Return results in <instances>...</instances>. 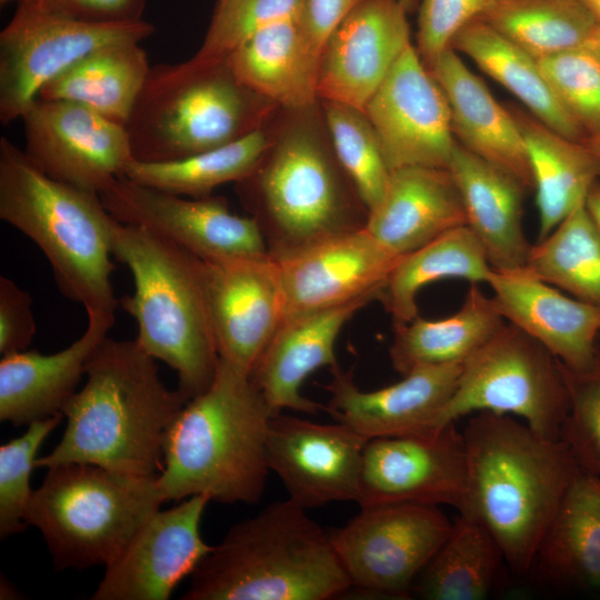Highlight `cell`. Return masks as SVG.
<instances>
[{
	"instance_id": "obj_39",
	"label": "cell",
	"mask_w": 600,
	"mask_h": 600,
	"mask_svg": "<svg viewBox=\"0 0 600 600\" xmlns=\"http://www.w3.org/2000/svg\"><path fill=\"white\" fill-rule=\"evenodd\" d=\"M524 268L571 297L600 306V231L584 202L531 246Z\"/></svg>"
},
{
	"instance_id": "obj_30",
	"label": "cell",
	"mask_w": 600,
	"mask_h": 600,
	"mask_svg": "<svg viewBox=\"0 0 600 600\" xmlns=\"http://www.w3.org/2000/svg\"><path fill=\"white\" fill-rule=\"evenodd\" d=\"M544 581L600 593V478L579 468L537 550Z\"/></svg>"
},
{
	"instance_id": "obj_7",
	"label": "cell",
	"mask_w": 600,
	"mask_h": 600,
	"mask_svg": "<svg viewBox=\"0 0 600 600\" xmlns=\"http://www.w3.org/2000/svg\"><path fill=\"white\" fill-rule=\"evenodd\" d=\"M0 218L42 251L59 291L86 312L114 313V218L100 194L57 181L8 138L0 139Z\"/></svg>"
},
{
	"instance_id": "obj_27",
	"label": "cell",
	"mask_w": 600,
	"mask_h": 600,
	"mask_svg": "<svg viewBox=\"0 0 600 600\" xmlns=\"http://www.w3.org/2000/svg\"><path fill=\"white\" fill-rule=\"evenodd\" d=\"M461 226H467L466 212L449 169L408 167L391 171L364 228L403 257Z\"/></svg>"
},
{
	"instance_id": "obj_32",
	"label": "cell",
	"mask_w": 600,
	"mask_h": 600,
	"mask_svg": "<svg viewBox=\"0 0 600 600\" xmlns=\"http://www.w3.org/2000/svg\"><path fill=\"white\" fill-rule=\"evenodd\" d=\"M150 68L140 42L108 44L47 83L38 98L78 103L126 126Z\"/></svg>"
},
{
	"instance_id": "obj_44",
	"label": "cell",
	"mask_w": 600,
	"mask_h": 600,
	"mask_svg": "<svg viewBox=\"0 0 600 600\" xmlns=\"http://www.w3.org/2000/svg\"><path fill=\"white\" fill-rule=\"evenodd\" d=\"M561 366L569 392L561 440L582 470L600 478V334L590 369L576 372Z\"/></svg>"
},
{
	"instance_id": "obj_36",
	"label": "cell",
	"mask_w": 600,
	"mask_h": 600,
	"mask_svg": "<svg viewBox=\"0 0 600 600\" xmlns=\"http://www.w3.org/2000/svg\"><path fill=\"white\" fill-rule=\"evenodd\" d=\"M492 269L473 231L461 226L403 256L379 300L398 327L419 316L417 296L423 287L448 278L486 283Z\"/></svg>"
},
{
	"instance_id": "obj_50",
	"label": "cell",
	"mask_w": 600,
	"mask_h": 600,
	"mask_svg": "<svg viewBox=\"0 0 600 600\" xmlns=\"http://www.w3.org/2000/svg\"><path fill=\"white\" fill-rule=\"evenodd\" d=\"M600 61V22H598L593 34L587 46Z\"/></svg>"
},
{
	"instance_id": "obj_13",
	"label": "cell",
	"mask_w": 600,
	"mask_h": 600,
	"mask_svg": "<svg viewBox=\"0 0 600 600\" xmlns=\"http://www.w3.org/2000/svg\"><path fill=\"white\" fill-rule=\"evenodd\" d=\"M100 198L116 220L144 228L202 260L269 253L258 222L233 213L222 197L186 198L121 176Z\"/></svg>"
},
{
	"instance_id": "obj_43",
	"label": "cell",
	"mask_w": 600,
	"mask_h": 600,
	"mask_svg": "<svg viewBox=\"0 0 600 600\" xmlns=\"http://www.w3.org/2000/svg\"><path fill=\"white\" fill-rule=\"evenodd\" d=\"M303 3L304 0H218L203 42L193 57L226 59L258 31L300 17Z\"/></svg>"
},
{
	"instance_id": "obj_40",
	"label": "cell",
	"mask_w": 600,
	"mask_h": 600,
	"mask_svg": "<svg viewBox=\"0 0 600 600\" xmlns=\"http://www.w3.org/2000/svg\"><path fill=\"white\" fill-rule=\"evenodd\" d=\"M321 106L333 152L369 212L391 176L379 139L363 111L332 101Z\"/></svg>"
},
{
	"instance_id": "obj_35",
	"label": "cell",
	"mask_w": 600,
	"mask_h": 600,
	"mask_svg": "<svg viewBox=\"0 0 600 600\" xmlns=\"http://www.w3.org/2000/svg\"><path fill=\"white\" fill-rule=\"evenodd\" d=\"M503 553L476 519L459 513L448 538L417 578L411 596L426 600H482L496 589Z\"/></svg>"
},
{
	"instance_id": "obj_11",
	"label": "cell",
	"mask_w": 600,
	"mask_h": 600,
	"mask_svg": "<svg viewBox=\"0 0 600 600\" xmlns=\"http://www.w3.org/2000/svg\"><path fill=\"white\" fill-rule=\"evenodd\" d=\"M452 526L438 506L383 503L361 507L329 536L351 587L406 599Z\"/></svg>"
},
{
	"instance_id": "obj_12",
	"label": "cell",
	"mask_w": 600,
	"mask_h": 600,
	"mask_svg": "<svg viewBox=\"0 0 600 600\" xmlns=\"http://www.w3.org/2000/svg\"><path fill=\"white\" fill-rule=\"evenodd\" d=\"M154 32L146 20L91 23L24 3L0 32V121L21 119L42 88L92 51L141 42Z\"/></svg>"
},
{
	"instance_id": "obj_23",
	"label": "cell",
	"mask_w": 600,
	"mask_h": 600,
	"mask_svg": "<svg viewBox=\"0 0 600 600\" xmlns=\"http://www.w3.org/2000/svg\"><path fill=\"white\" fill-rule=\"evenodd\" d=\"M509 323L541 343L567 369L586 371L594 361L600 306L564 294L528 269H492L486 282Z\"/></svg>"
},
{
	"instance_id": "obj_28",
	"label": "cell",
	"mask_w": 600,
	"mask_h": 600,
	"mask_svg": "<svg viewBox=\"0 0 600 600\" xmlns=\"http://www.w3.org/2000/svg\"><path fill=\"white\" fill-rule=\"evenodd\" d=\"M448 169L461 196L467 226L490 266L497 270L526 267L532 244L522 226L524 186L458 142Z\"/></svg>"
},
{
	"instance_id": "obj_45",
	"label": "cell",
	"mask_w": 600,
	"mask_h": 600,
	"mask_svg": "<svg viewBox=\"0 0 600 600\" xmlns=\"http://www.w3.org/2000/svg\"><path fill=\"white\" fill-rule=\"evenodd\" d=\"M489 0H419L416 50L427 68L448 49L456 36L479 18Z\"/></svg>"
},
{
	"instance_id": "obj_33",
	"label": "cell",
	"mask_w": 600,
	"mask_h": 600,
	"mask_svg": "<svg viewBox=\"0 0 600 600\" xmlns=\"http://www.w3.org/2000/svg\"><path fill=\"white\" fill-rule=\"evenodd\" d=\"M504 323L493 298L471 283L463 303L452 316L439 320L417 316L394 327L389 358L401 376L418 367L463 362Z\"/></svg>"
},
{
	"instance_id": "obj_1",
	"label": "cell",
	"mask_w": 600,
	"mask_h": 600,
	"mask_svg": "<svg viewBox=\"0 0 600 600\" xmlns=\"http://www.w3.org/2000/svg\"><path fill=\"white\" fill-rule=\"evenodd\" d=\"M87 382L64 406L60 442L36 468L89 463L134 477L163 470L166 433L188 402L160 378L134 340L107 337L86 367Z\"/></svg>"
},
{
	"instance_id": "obj_21",
	"label": "cell",
	"mask_w": 600,
	"mask_h": 600,
	"mask_svg": "<svg viewBox=\"0 0 600 600\" xmlns=\"http://www.w3.org/2000/svg\"><path fill=\"white\" fill-rule=\"evenodd\" d=\"M401 258L366 228L276 258L286 316L336 307L364 297L379 300Z\"/></svg>"
},
{
	"instance_id": "obj_9",
	"label": "cell",
	"mask_w": 600,
	"mask_h": 600,
	"mask_svg": "<svg viewBox=\"0 0 600 600\" xmlns=\"http://www.w3.org/2000/svg\"><path fill=\"white\" fill-rule=\"evenodd\" d=\"M158 477H134L89 463L48 468L26 510L54 568L110 563L166 499Z\"/></svg>"
},
{
	"instance_id": "obj_31",
	"label": "cell",
	"mask_w": 600,
	"mask_h": 600,
	"mask_svg": "<svg viewBox=\"0 0 600 600\" xmlns=\"http://www.w3.org/2000/svg\"><path fill=\"white\" fill-rule=\"evenodd\" d=\"M510 111L530 163L540 240L586 201L592 184L600 180V159L582 141L564 137L529 111L517 107Z\"/></svg>"
},
{
	"instance_id": "obj_38",
	"label": "cell",
	"mask_w": 600,
	"mask_h": 600,
	"mask_svg": "<svg viewBox=\"0 0 600 600\" xmlns=\"http://www.w3.org/2000/svg\"><path fill=\"white\" fill-rule=\"evenodd\" d=\"M271 143L266 127L236 141L182 159L143 162L132 160L128 179L169 193L204 198L219 186L239 182L256 168Z\"/></svg>"
},
{
	"instance_id": "obj_51",
	"label": "cell",
	"mask_w": 600,
	"mask_h": 600,
	"mask_svg": "<svg viewBox=\"0 0 600 600\" xmlns=\"http://www.w3.org/2000/svg\"><path fill=\"white\" fill-rule=\"evenodd\" d=\"M582 142L600 159V133L587 137Z\"/></svg>"
},
{
	"instance_id": "obj_15",
	"label": "cell",
	"mask_w": 600,
	"mask_h": 600,
	"mask_svg": "<svg viewBox=\"0 0 600 600\" xmlns=\"http://www.w3.org/2000/svg\"><path fill=\"white\" fill-rule=\"evenodd\" d=\"M370 121L391 171L448 169L456 139L447 98L410 43L368 101Z\"/></svg>"
},
{
	"instance_id": "obj_5",
	"label": "cell",
	"mask_w": 600,
	"mask_h": 600,
	"mask_svg": "<svg viewBox=\"0 0 600 600\" xmlns=\"http://www.w3.org/2000/svg\"><path fill=\"white\" fill-rule=\"evenodd\" d=\"M291 499L236 523L200 560L183 600H328L351 587L330 536Z\"/></svg>"
},
{
	"instance_id": "obj_8",
	"label": "cell",
	"mask_w": 600,
	"mask_h": 600,
	"mask_svg": "<svg viewBox=\"0 0 600 600\" xmlns=\"http://www.w3.org/2000/svg\"><path fill=\"white\" fill-rule=\"evenodd\" d=\"M277 108L242 84L226 59L152 66L126 123L133 159H182L266 127Z\"/></svg>"
},
{
	"instance_id": "obj_6",
	"label": "cell",
	"mask_w": 600,
	"mask_h": 600,
	"mask_svg": "<svg viewBox=\"0 0 600 600\" xmlns=\"http://www.w3.org/2000/svg\"><path fill=\"white\" fill-rule=\"evenodd\" d=\"M112 256L133 277L134 291L119 300L137 322L134 341L178 374L189 401L211 384L219 364L203 261L151 231L114 220Z\"/></svg>"
},
{
	"instance_id": "obj_46",
	"label": "cell",
	"mask_w": 600,
	"mask_h": 600,
	"mask_svg": "<svg viewBox=\"0 0 600 600\" xmlns=\"http://www.w3.org/2000/svg\"><path fill=\"white\" fill-rule=\"evenodd\" d=\"M36 329L31 296L11 279L0 276V353L27 350Z\"/></svg>"
},
{
	"instance_id": "obj_22",
	"label": "cell",
	"mask_w": 600,
	"mask_h": 600,
	"mask_svg": "<svg viewBox=\"0 0 600 600\" xmlns=\"http://www.w3.org/2000/svg\"><path fill=\"white\" fill-rule=\"evenodd\" d=\"M462 362L418 367L391 386L363 391L352 372L337 366L324 387L330 393L324 411L368 439L432 430L457 387Z\"/></svg>"
},
{
	"instance_id": "obj_2",
	"label": "cell",
	"mask_w": 600,
	"mask_h": 600,
	"mask_svg": "<svg viewBox=\"0 0 600 600\" xmlns=\"http://www.w3.org/2000/svg\"><path fill=\"white\" fill-rule=\"evenodd\" d=\"M462 434L467 479L458 512L480 522L511 571L526 574L580 467L563 440L542 437L512 416L473 413Z\"/></svg>"
},
{
	"instance_id": "obj_14",
	"label": "cell",
	"mask_w": 600,
	"mask_h": 600,
	"mask_svg": "<svg viewBox=\"0 0 600 600\" xmlns=\"http://www.w3.org/2000/svg\"><path fill=\"white\" fill-rule=\"evenodd\" d=\"M21 120L27 157L71 187L100 194L134 160L126 126L78 103L38 98Z\"/></svg>"
},
{
	"instance_id": "obj_10",
	"label": "cell",
	"mask_w": 600,
	"mask_h": 600,
	"mask_svg": "<svg viewBox=\"0 0 600 600\" xmlns=\"http://www.w3.org/2000/svg\"><path fill=\"white\" fill-rule=\"evenodd\" d=\"M568 410L560 361L508 322L462 362L457 387L432 429L477 412H493L512 416L540 436L561 440Z\"/></svg>"
},
{
	"instance_id": "obj_47",
	"label": "cell",
	"mask_w": 600,
	"mask_h": 600,
	"mask_svg": "<svg viewBox=\"0 0 600 600\" xmlns=\"http://www.w3.org/2000/svg\"><path fill=\"white\" fill-rule=\"evenodd\" d=\"M147 0H21L30 7L91 23L142 20Z\"/></svg>"
},
{
	"instance_id": "obj_48",
	"label": "cell",
	"mask_w": 600,
	"mask_h": 600,
	"mask_svg": "<svg viewBox=\"0 0 600 600\" xmlns=\"http://www.w3.org/2000/svg\"><path fill=\"white\" fill-rule=\"evenodd\" d=\"M362 0H304L299 21L309 43L321 57L334 28Z\"/></svg>"
},
{
	"instance_id": "obj_53",
	"label": "cell",
	"mask_w": 600,
	"mask_h": 600,
	"mask_svg": "<svg viewBox=\"0 0 600 600\" xmlns=\"http://www.w3.org/2000/svg\"><path fill=\"white\" fill-rule=\"evenodd\" d=\"M408 14L413 13L418 9L419 0H399Z\"/></svg>"
},
{
	"instance_id": "obj_18",
	"label": "cell",
	"mask_w": 600,
	"mask_h": 600,
	"mask_svg": "<svg viewBox=\"0 0 600 600\" xmlns=\"http://www.w3.org/2000/svg\"><path fill=\"white\" fill-rule=\"evenodd\" d=\"M202 261L219 357L250 374L286 316L278 261L270 253Z\"/></svg>"
},
{
	"instance_id": "obj_17",
	"label": "cell",
	"mask_w": 600,
	"mask_h": 600,
	"mask_svg": "<svg viewBox=\"0 0 600 600\" xmlns=\"http://www.w3.org/2000/svg\"><path fill=\"white\" fill-rule=\"evenodd\" d=\"M369 440L337 421L324 424L278 412L268 423L267 461L289 499L304 509L358 501Z\"/></svg>"
},
{
	"instance_id": "obj_4",
	"label": "cell",
	"mask_w": 600,
	"mask_h": 600,
	"mask_svg": "<svg viewBox=\"0 0 600 600\" xmlns=\"http://www.w3.org/2000/svg\"><path fill=\"white\" fill-rule=\"evenodd\" d=\"M317 106V104H316ZM316 106L271 143L237 190L279 259L366 227L368 209L340 166Z\"/></svg>"
},
{
	"instance_id": "obj_37",
	"label": "cell",
	"mask_w": 600,
	"mask_h": 600,
	"mask_svg": "<svg viewBox=\"0 0 600 600\" xmlns=\"http://www.w3.org/2000/svg\"><path fill=\"white\" fill-rule=\"evenodd\" d=\"M479 19L537 60L587 47L598 24L582 0H489Z\"/></svg>"
},
{
	"instance_id": "obj_19",
	"label": "cell",
	"mask_w": 600,
	"mask_h": 600,
	"mask_svg": "<svg viewBox=\"0 0 600 600\" xmlns=\"http://www.w3.org/2000/svg\"><path fill=\"white\" fill-rule=\"evenodd\" d=\"M192 496L164 511H156L123 550L106 566L93 600H167L212 549L200 533L207 503Z\"/></svg>"
},
{
	"instance_id": "obj_3",
	"label": "cell",
	"mask_w": 600,
	"mask_h": 600,
	"mask_svg": "<svg viewBox=\"0 0 600 600\" xmlns=\"http://www.w3.org/2000/svg\"><path fill=\"white\" fill-rule=\"evenodd\" d=\"M274 413L250 374L223 359L207 390L190 399L163 442L157 483L166 501L204 494L222 503H256L269 466L267 429Z\"/></svg>"
},
{
	"instance_id": "obj_16",
	"label": "cell",
	"mask_w": 600,
	"mask_h": 600,
	"mask_svg": "<svg viewBox=\"0 0 600 600\" xmlns=\"http://www.w3.org/2000/svg\"><path fill=\"white\" fill-rule=\"evenodd\" d=\"M466 446L456 422L423 432L370 439L358 503L462 504Z\"/></svg>"
},
{
	"instance_id": "obj_49",
	"label": "cell",
	"mask_w": 600,
	"mask_h": 600,
	"mask_svg": "<svg viewBox=\"0 0 600 600\" xmlns=\"http://www.w3.org/2000/svg\"><path fill=\"white\" fill-rule=\"evenodd\" d=\"M584 204L600 231V180L596 181L590 188Z\"/></svg>"
},
{
	"instance_id": "obj_41",
	"label": "cell",
	"mask_w": 600,
	"mask_h": 600,
	"mask_svg": "<svg viewBox=\"0 0 600 600\" xmlns=\"http://www.w3.org/2000/svg\"><path fill=\"white\" fill-rule=\"evenodd\" d=\"M63 413L37 420L18 438L0 447V537L6 539L22 532L33 490L30 476L36 468V454L44 439L61 422Z\"/></svg>"
},
{
	"instance_id": "obj_34",
	"label": "cell",
	"mask_w": 600,
	"mask_h": 600,
	"mask_svg": "<svg viewBox=\"0 0 600 600\" xmlns=\"http://www.w3.org/2000/svg\"><path fill=\"white\" fill-rule=\"evenodd\" d=\"M451 48L470 58L551 129L572 140L587 138L553 93L538 60L481 19L468 23Z\"/></svg>"
},
{
	"instance_id": "obj_42",
	"label": "cell",
	"mask_w": 600,
	"mask_h": 600,
	"mask_svg": "<svg viewBox=\"0 0 600 600\" xmlns=\"http://www.w3.org/2000/svg\"><path fill=\"white\" fill-rule=\"evenodd\" d=\"M553 93L587 137L600 133V61L581 47L538 60Z\"/></svg>"
},
{
	"instance_id": "obj_24",
	"label": "cell",
	"mask_w": 600,
	"mask_h": 600,
	"mask_svg": "<svg viewBox=\"0 0 600 600\" xmlns=\"http://www.w3.org/2000/svg\"><path fill=\"white\" fill-rule=\"evenodd\" d=\"M374 297L284 316L253 366L250 377L272 412L283 409L316 414L321 404L301 394L317 369L338 366L336 342L343 326Z\"/></svg>"
},
{
	"instance_id": "obj_29",
	"label": "cell",
	"mask_w": 600,
	"mask_h": 600,
	"mask_svg": "<svg viewBox=\"0 0 600 600\" xmlns=\"http://www.w3.org/2000/svg\"><path fill=\"white\" fill-rule=\"evenodd\" d=\"M227 61L242 84L277 107L297 111L319 102L320 57L304 36L299 17L258 31Z\"/></svg>"
},
{
	"instance_id": "obj_54",
	"label": "cell",
	"mask_w": 600,
	"mask_h": 600,
	"mask_svg": "<svg viewBox=\"0 0 600 600\" xmlns=\"http://www.w3.org/2000/svg\"><path fill=\"white\" fill-rule=\"evenodd\" d=\"M11 1L20 2L21 0H0V3L7 4L8 2H11Z\"/></svg>"
},
{
	"instance_id": "obj_26",
	"label": "cell",
	"mask_w": 600,
	"mask_h": 600,
	"mask_svg": "<svg viewBox=\"0 0 600 600\" xmlns=\"http://www.w3.org/2000/svg\"><path fill=\"white\" fill-rule=\"evenodd\" d=\"M428 69L447 98L456 141L513 176L527 190L533 189L524 141L510 109L494 99L453 48Z\"/></svg>"
},
{
	"instance_id": "obj_52",
	"label": "cell",
	"mask_w": 600,
	"mask_h": 600,
	"mask_svg": "<svg viewBox=\"0 0 600 600\" xmlns=\"http://www.w3.org/2000/svg\"><path fill=\"white\" fill-rule=\"evenodd\" d=\"M593 17L600 22V0H582Z\"/></svg>"
},
{
	"instance_id": "obj_25",
	"label": "cell",
	"mask_w": 600,
	"mask_h": 600,
	"mask_svg": "<svg viewBox=\"0 0 600 600\" xmlns=\"http://www.w3.org/2000/svg\"><path fill=\"white\" fill-rule=\"evenodd\" d=\"M82 336L66 349L42 354L34 350L2 356L0 361V420L16 427L62 412L86 374L89 358L108 337L114 313L87 312Z\"/></svg>"
},
{
	"instance_id": "obj_20",
	"label": "cell",
	"mask_w": 600,
	"mask_h": 600,
	"mask_svg": "<svg viewBox=\"0 0 600 600\" xmlns=\"http://www.w3.org/2000/svg\"><path fill=\"white\" fill-rule=\"evenodd\" d=\"M408 12L399 0H362L334 28L322 49L319 101L364 110L411 43Z\"/></svg>"
}]
</instances>
